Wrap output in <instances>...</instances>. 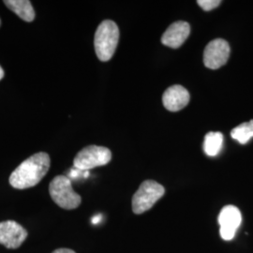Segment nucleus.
Wrapping results in <instances>:
<instances>
[{"mask_svg":"<svg viewBox=\"0 0 253 253\" xmlns=\"http://www.w3.org/2000/svg\"><path fill=\"white\" fill-rule=\"evenodd\" d=\"M51 160L45 152H39L21 163L9 176V184L17 190H26L39 184L50 169Z\"/></svg>","mask_w":253,"mask_h":253,"instance_id":"1","label":"nucleus"},{"mask_svg":"<svg viewBox=\"0 0 253 253\" xmlns=\"http://www.w3.org/2000/svg\"><path fill=\"white\" fill-rule=\"evenodd\" d=\"M119 41L118 25L111 20H104L97 28L94 39L95 52L100 61H109L115 54Z\"/></svg>","mask_w":253,"mask_h":253,"instance_id":"2","label":"nucleus"},{"mask_svg":"<svg viewBox=\"0 0 253 253\" xmlns=\"http://www.w3.org/2000/svg\"><path fill=\"white\" fill-rule=\"evenodd\" d=\"M50 196L59 208L73 210L82 203L81 196L73 189L72 181L65 175H57L49 186Z\"/></svg>","mask_w":253,"mask_h":253,"instance_id":"3","label":"nucleus"},{"mask_svg":"<svg viewBox=\"0 0 253 253\" xmlns=\"http://www.w3.org/2000/svg\"><path fill=\"white\" fill-rule=\"evenodd\" d=\"M164 193L165 189L160 183L154 180L144 181L132 197L133 213L140 215L148 211Z\"/></svg>","mask_w":253,"mask_h":253,"instance_id":"4","label":"nucleus"},{"mask_svg":"<svg viewBox=\"0 0 253 253\" xmlns=\"http://www.w3.org/2000/svg\"><path fill=\"white\" fill-rule=\"evenodd\" d=\"M112 160V152L107 147L98 145H88L83 148L73 160L74 168L81 171L104 166Z\"/></svg>","mask_w":253,"mask_h":253,"instance_id":"5","label":"nucleus"},{"mask_svg":"<svg viewBox=\"0 0 253 253\" xmlns=\"http://www.w3.org/2000/svg\"><path fill=\"white\" fill-rule=\"evenodd\" d=\"M230 56V45L225 40L216 39L208 43L204 52V64L211 70H217L226 64Z\"/></svg>","mask_w":253,"mask_h":253,"instance_id":"6","label":"nucleus"},{"mask_svg":"<svg viewBox=\"0 0 253 253\" xmlns=\"http://www.w3.org/2000/svg\"><path fill=\"white\" fill-rule=\"evenodd\" d=\"M219 234L223 240L230 241L235 237L237 229L241 225L242 215L235 206H226L221 209L218 215Z\"/></svg>","mask_w":253,"mask_h":253,"instance_id":"7","label":"nucleus"},{"mask_svg":"<svg viewBox=\"0 0 253 253\" xmlns=\"http://www.w3.org/2000/svg\"><path fill=\"white\" fill-rule=\"evenodd\" d=\"M27 230L14 220L0 222V244L7 249H18L27 239Z\"/></svg>","mask_w":253,"mask_h":253,"instance_id":"8","label":"nucleus"},{"mask_svg":"<svg viewBox=\"0 0 253 253\" xmlns=\"http://www.w3.org/2000/svg\"><path fill=\"white\" fill-rule=\"evenodd\" d=\"M190 100L189 91L179 84L170 86L163 93V105L170 112H178L185 108L189 104Z\"/></svg>","mask_w":253,"mask_h":253,"instance_id":"9","label":"nucleus"},{"mask_svg":"<svg viewBox=\"0 0 253 253\" xmlns=\"http://www.w3.org/2000/svg\"><path fill=\"white\" fill-rule=\"evenodd\" d=\"M190 33V24L185 21H177L172 23L163 33L162 42L167 47L177 49L186 42Z\"/></svg>","mask_w":253,"mask_h":253,"instance_id":"10","label":"nucleus"},{"mask_svg":"<svg viewBox=\"0 0 253 253\" xmlns=\"http://www.w3.org/2000/svg\"><path fill=\"white\" fill-rule=\"evenodd\" d=\"M4 4L26 22H32L35 19V10L28 0H5Z\"/></svg>","mask_w":253,"mask_h":253,"instance_id":"11","label":"nucleus"},{"mask_svg":"<svg viewBox=\"0 0 253 253\" xmlns=\"http://www.w3.org/2000/svg\"><path fill=\"white\" fill-rule=\"evenodd\" d=\"M223 144V135L220 132L210 131L205 137L204 150L208 156L214 157L219 153Z\"/></svg>","mask_w":253,"mask_h":253,"instance_id":"12","label":"nucleus"},{"mask_svg":"<svg viewBox=\"0 0 253 253\" xmlns=\"http://www.w3.org/2000/svg\"><path fill=\"white\" fill-rule=\"evenodd\" d=\"M231 136L241 145H246L253 137V120L235 126L231 131Z\"/></svg>","mask_w":253,"mask_h":253,"instance_id":"13","label":"nucleus"},{"mask_svg":"<svg viewBox=\"0 0 253 253\" xmlns=\"http://www.w3.org/2000/svg\"><path fill=\"white\" fill-rule=\"evenodd\" d=\"M220 3L221 1L219 0H198L197 1V4L206 11L216 9L220 5Z\"/></svg>","mask_w":253,"mask_h":253,"instance_id":"14","label":"nucleus"},{"mask_svg":"<svg viewBox=\"0 0 253 253\" xmlns=\"http://www.w3.org/2000/svg\"><path fill=\"white\" fill-rule=\"evenodd\" d=\"M52 253H76L73 250H70V249H58V250H55Z\"/></svg>","mask_w":253,"mask_h":253,"instance_id":"15","label":"nucleus"},{"mask_svg":"<svg viewBox=\"0 0 253 253\" xmlns=\"http://www.w3.org/2000/svg\"><path fill=\"white\" fill-rule=\"evenodd\" d=\"M101 215H97V216H95V217H92V219H91V222L93 223V224H97V223H100V220H101Z\"/></svg>","mask_w":253,"mask_h":253,"instance_id":"16","label":"nucleus"},{"mask_svg":"<svg viewBox=\"0 0 253 253\" xmlns=\"http://www.w3.org/2000/svg\"><path fill=\"white\" fill-rule=\"evenodd\" d=\"M3 77H4V71H3V69L0 67V80H1Z\"/></svg>","mask_w":253,"mask_h":253,"instance_id":"17","label":"nucleus"},{"mask_svg":"<svg viewBox=\"0 0 253 253\" xmlns=\"http://www.w3.org/2000/svg\"><path fill=\"white\" fill-rule=\"evenodd\" d=\"M0 26H1V20H0Z\"/></svg>","mask_w":253,"mask_h":253,"instance_id":"18","label":"nucleus"}]
</instances>
